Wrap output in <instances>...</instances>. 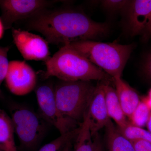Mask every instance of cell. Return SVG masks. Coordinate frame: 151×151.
<instances>
[{
    "label": "cell",
    "instance_id": "1",
    "mask_svg": "<svg viewBox=\"0 0 151 151\" xmlns=\"http://www.w3.org/2000/svg\"><path fill=\"white\" fill-rule=\"evenodd\" d=\"M29 30L40 33L48 43L63 46L81 40H94L110 31L106 23L94 21L86 14L71 9H49L29 19Z\"/></svg>",
    "mask_w": 151,
    "mask_h": 151
},
{
    "label": "cell",
    "instance_id": "2",
    "mask_svg": "<svg viewBox=\"0 0 151 151\" xmlns=\"http://www.w3.org/2000/svg\"><path fill=\"white\" fill-rule=\"evenodd\" d=\"M45 78L55 76L61 81L108 80L110 77L69 44L63 46L45 62Z\"/></svg>",
    "mask_w": 151,
    "mask_h": 151
},
{
    "label": "cell",
    "instance_id": "3",
    "mask_svg": "<svg viewBox=\"0 0 151 151\" xmlns=\"http://www.w3.org/2000/svg\"><path fill=\"white\" fill-rule=\"evenodd\" d=\"M69 45L112 78L121 77L133 49V45L78 41Z\"/></svg>",
    "mask_w": 151,
    "mask_h": 151
},
{
    "label": "cell",
    "instance_id": "4",
    "mask_svg": "<svg viewBox=\"0 0 151 151\" xmlns=\"http://www.w3.org/2000/svg\"><path fill=\"white\" fill-rule=\"evenodd\" d=\"M95 88L89 81H60L54 89L60 112L65 118L81 125L87 114Z\"/></svg>",
    "mask_w": 151,
    "mask_h": 151
},
{
    "label": "cell",
    "instance_id": "5",
    "mask_svg": "<svg viewBox=\"0 0 151 151\" xmlns=\"http://www.w3.org/2000/svg\"><path fill=\"white\" fill-rule=\"evenodd\" d=\"M11 120L21 144L26 148L35 146L46 130V122L40 115L24 107L16 108Z\"/></svg>",
    "mask_w": 151,
    "mask_h": 151
},
{
    "label": "cell",
    "instance_id": "6",
    "mask_svg": "<svg viewBox=\"0 0 151 151\" xmlns=\"http://www.w3.org/2000/svg\"><path fill=\"white\" fill-rule=\"evenodd\" d=\"M40 116L47 123L57 129L60 134L78 128L81 125L64 117L58 108L55 90L50 84L39 86L36 91Z\"/></svg>",
    "mask_w": 151,
    "mask_h": 151
},
{
    "label": "cell",
    "instance_id": "7",
    "mask_svg": "<svg viewBox=\"0 0 151 151\" xmlns=\"http://www.w3.org/2000/svg\"><path fill=\"white\" fill-rule=\"evenodd\" d=\"M56 1L46 0H0L1 19L4 29H11L19 21L29 19L49 9Z\"/></svg>",
    "mask_w": 151,
    "mask_h": 151
},
{
    "label": "cell",
    "instance_id": "8",
    "mask_svg": "<svg viewBox=\"0 0 151 151\" xmlns=\"http://www.w3.org/2000/svg\"><path fill=\"white\" fill-rule=\"evenodd\" d=\"M12 35L16 46L26 60L45 62L51 57L48 42L40 36L15 28L12 29Z\"/></svg>",
    "mask_w": 151,
    "mask_h": 151
},
{
    "label": "cell",
    "instance_id": "9",
    "mask_svg": "<svg viewBox=\"0 0 151 151\" xmlns=\"http://www.w3.org/2000/svg\"><path fill=\"white\" fill-rule=\"evenodd\" d=\"M5 80L12 93L22 96L35 89L37 78L35 71L25 61L12 60L9 62Z\"/></svg>",
    "mask_w": 151,
    "mask_h": 151
},
{
    "label": "cell",
    "instance_id": "10",
    "mask_svg": "<svg viewBox=\"0 0 151 151\" xmlns=\"http://www.w3.org/2000/svg\"><path fill=\"white\" fill-rule=\"evenodd\" d=\"M89 127L92 136L97 134L98 131L105 127L110 120L108 116L103 83L95 87L87 112Z\"/></svg>",
    "mask_w": 151,
    "mask_h": 151
},
{
    "label": "cell",
    "instance_id": "11",
    "mask_svg": "<svg viewBox=\"0 0 151 151\" xmlns=\"http://www.w3.org/2000/svg\"><path fill=\"white\" fill-rule=\"evenodd\" d=\"M127 11L131 35L143 33L151 17V0L131 1Z\"/></svg>",
    "mask_w": 151,
    "mask_h": 151
},
{
    "label": "cell",
    "instance_id": "12",
    "mask_svg": "<svg viewBox=\"0 0 151 151\" xmlns=\"http://www.w3.org/2000/svg\"><path fill=\"white\" fill-rule=\"evenodd\" d=\"M122 109L126 116L129 118L140 102L136 91L121 77L113 78Z\"/></svg>",
    "mask_w": 151,
    "mask_h": 151
},
{
    "label": "cell",
    "instance_id": "13",
    "mask_svg": "<svg viewBox=\"0 0 151 151\" xmlns=\"http://www.w3.org/2000/svg\"><path fill=\"white\" fill-rule=\"evenodd\" d=\"M105 103L108 116L114 120L119 128L125 127L129 122L127 121L120 104L116 89L108 84L103 83Z\"/></svg>",
    "mask_w": 151,
    "mask_h": 151
},
{
    "label": "cell",
    "instance_id": "14",
    "mask_svg": "<svg viewBox=\"0 0 151 151\" xmlns=\"http://www.w3.org/2000/svg\"><path fill=\"white\" fill-rule=\"evenodd\" d=\"M105 127L108 151H135L132 143L121 134L111 119Z\"/></svg>",
    "mask_w": 151,
    "mask_h": 151
},
{
    "label": "cell",
    "instance_id": "15",
    "mask_svg": "<svg viewBox=\"0 0 151 151\" xmlns=\"http://www.w3.org/2000/svg\"><path fill=\"white\" fill-rule=\"evenodd\" d=\"M11 119L0 109V149L3 151H17Z\"/></svg>",
    "mask_w": 151,
    "mask_h": 151
},
{
    "label": "cell",
    "instance_id": "16",
    "mask_svg": "<svg viewBox=\"0 0 151 151\" xmlns=\"http://www.w3.org/2000/svg\"><path fill=\"white\" fill-rule=\"evenodd\" d=\"M89 127L88 115L86 114L81 125V129L76 138L74 151H94V143Z\"/></svg>",
    "mask_w": 151,
    "mask_h": 151
},
{
    "label": "cell",
    "instance_id": "17",
    "mask_svg": "<svg viewBox=\"0 0 151 151\" xmlns=\"http://www.w3.org/2000/svg\"><path fill=\"white\" fill-rule=\"evenodd\" d=\"M81 126L60 136L43 146L39 151H62L66 145L75 140L81 129Z\"/></svg>",
    "mask_w": 151,
    "mask_h": 151
},
{
    "label": "cell",
    "instance_id": "18",
    "mask_svg": "<svg viewBox=\"0 0 151 151\" xmlns=\"http://www.w3.org/2000/svg\"><path fill=\"white\" fill-rule=\"evenodd\" d=\"M117 128L121 134L129 141L143 140L151 143V133L148 130L134 126L129 122L123 128Z\"/></svg>",
    "mask_w": 151,
    "mask_h": 151
},
{
    "label": "cell",
    "instance_id": "19",
    "mask_svg": "<svg viewBox=\"0 0 151 151\" xmlns=\"http://www.w3.org/2000/svg\"><path fill=\"white\" fill-rule=\"evenodd\" d=\"M151 114V110L147 105L141 100L137 107L129 118L130 122L136 127L143 128L147 126Z\"/></svg>",
    "mask_w": 151,
    "mask_h": 151
},
{
    "label": "cell",
    "instance_id": "20",
    "mask_svg": "<svg viewBox=\"0 0 151 151\" xmlns=\"http://www.w3.org/2000/svg\"><path fill=\"white\" fill-rule=\"evenodd\" d=\"M131 1L127 0H104L101 5L105 9L110 12L127 11Z\"/></svg>",
    "mask_w": 151,
    "mask_h": 151
},
{
    "label": "cell",
    "instance_id": "21",
    "mask_svg": "<svg viewBox=\"0 0 151 151\" xmlns=\"http://www.w3.org/2000/svg\"><path fill=\"white\" fill-rule=\"evenodd\" d=\"M9 49L8 47L0 46V87L3 81L5 79L7 73L9 63L8 53Z\"/></svg>",
    "mask_w": 151,
    "mask_h": 151
},
{
    "label": "cell",
    "instance_id": "22",
    "mask_svg": "<svg viewBox=\"0 0 151 151\" xmlns=\"http://www.w3.org/2000/svg\"><path fill=\"white\" fill-rule=\"evenodd\" d=\"M135 151H151V143L143 140L130 141Z\"/></svg>",
    "mask_w": 151,
    "mask_h": 151
},
{
    "label": "cell",
    "instance_id": "23",
    "mask_svg": "<svg viewBox=\"0 0 151 151\" xmlns=\"http://www.w3.org/2000/svg\"><path fill=\"white\" fill-rule=\"evenodd\" d=\"M145 73L151 79V52L147 57L144 64Z\"/></svg>",
    "mask_w": 151,
    "mask_h": 151
},
{
    "label": "cell",
    "instance_id": "24",
    "mask_svg": "<svg viewBox=\"0 0 151 151\" xmlns=\"http://www.w3.org/2000/svg\"><path fill=\"white\" fill-rule=\"evenodd\" d=\"M143 33L145 38L151 37V17Z\"/></svg>",
    "mask_w": 151,
    "mask_h": 151
},
{
    "label": "cell",
    "instance_id": "25",
    "mask_svg": "<svg viewBox=\"0 0 151 151\" xmlns=\"http://www.w3.org/2000/svg\"><path fill=\"white\" fill-rule=\"evenodd\" d=\"M96 137L94 139V151H103V147L99 137L97 134Z\"/></svg>",
    "mask_w": 151,
    "mask_h": 151
},
{
    "label": "cell",
    "instance_id": "26",
    "mask_svg": "<svg viewBox=\"0 0 151 151\" xmlns=\"http://www.w3.org/2000/svg\"><path fill=\"white\" fill-rule=\"evenodd\" d=\"M147 105L150 109L151 110V89L149 91L147 96L142 100Z\"/></svg>",
    "mask_w": 151,
    "mask_h": 151
},
{
    "label": "cell",
    "instance_id": "27",
    "mask_svg": "<svg viewBox=\"0 0 151 151\" xmlns=\"http://www.w3.org/2000/svg\"><path fill=\"white\" fill-rule=\"evenodd\" d=\"M4 28L3 26L2 22L0 18V39L2 37L3 35H4Z\"/></svg>",
    "mask_w": 151,
    "mask_h": 151
},
{
    "label": "cell",
    "instance_id": "28",
    "mask_svg": "<svg viewBox=\"0 0 151 151\" xmlns=\"http://www.w3.org/2000/svg\"><path fill=\"white\" fill-rule=\"evenodd\" d=\"M71 142H70L66 145L64 148L63 149L62 151H71V149H72V145H71Z\"/></svg>",
    "mask_w": 151,
    "mask_h": 151
},
{
    "label": "cell",
    "instance_id": "29",
    "mask_svg": "<svg viewBox=\"0 0 151 151\" xmlns=\"http://www.w3.org/2000/svg\"><path fill=\"white\" fill-rule=\"evenodd\" d=\"M147 127L148 130L151 133V114L150 116V119H149L147 124Z\"/></svg>",
    "mask_w": 151,
    "mask_h": 151
},
{
    "label": "cell",
    "instance_id": "30",
    "mask_svg": "<svg viewBox=\"0 0 151 151\" xmlns=\"http://www.w3.org/2000/svg\"><path fill=\"white\" fill-rule=\"evenodd\" d=\"M0 151H3L2 150H1V149H0Z\"/></svg>",
    "mask_w": 151,
    "mask_h": 151
}]
</instances>
